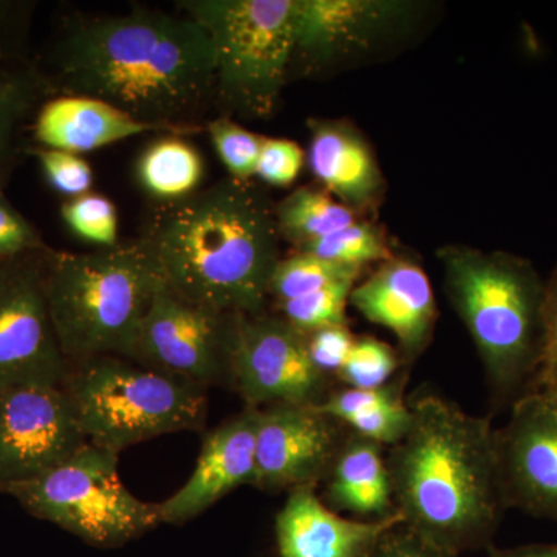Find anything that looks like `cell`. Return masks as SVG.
Instances as JSON below:
<instances>
[{"mask_svg": "<svg viewBox=\"0 0 557 557\" xmlns=\"http://www.w3.org/2000/svg\"><path fill=\"white\" fill-rule=\"evenodd\" d=\"M259 409L245 408L205 438L188 482L159 505L161 523H185L207 511L256 474Z\"/></svg>", "mask_w": 557, "mask_h": 557, "instance_id": "e0dca14e", "label": "cell"}, {"mask_svg": "<svg viewBox=\"0 0 557 557\" xmlns=\"http://www.w3.org/2000/svg\"><path fill=\"white\" fill-rule=\"evenodd\" d=\"M350 304L369 322L397 338L406 368L434 338L437 300L426 271L412 259L394 256L381 262L366 281L355 285Z\"/></svg>", "mask_w": 557, "mask_h": 557, "instance_id": "2e32d148", "label": "cell"}, {"mask_svg": "<svg viewBox=\"0 0 557 557\" xmlns=\"http://www.w3.org/2000/svg\"><path fill=\"white\" fill-rule=\"evenodd\" d=\"M307 161L321 188L355 212H370L386 194V178L368 139L347 120L310 119Z\"/></svg>", "mask_w": 557, "mask_h": 557, "instance_id": "d6986e66", "label": "cell"}, {"mask_svg": "<svg viewBox=\"0 0 557 557\" xmlns=\"http://www.w3.org/2000/svg\"><path fill=\"white\" fill-rule=\"evenodd\" d=\"M3 182H5V178L0 177V196H2Z\"/></svg>", "mask_w": 557, "mask_h": 557, "instance_id": "60d3db41", "label": "cell"}, {"mask_svg": "<svg viewBox=\"0 0 557 557\" xmlns=\"http://www.w3.org/2000/svg\"><path fill=\"white\" fill-rule=\"evenodd\" d=\"M490 557H557V545H525V547L494 549Z\"/></svg>", "mask_w": 557, "mask_h": 557, "instance_id": "ab89813d", "label": "cell"}, {"mask_svg": "<svg viewBox=\"0 0 557 557\" xmlns=\"http://www.w3.org/2000/svg\"><path fill=\"white\" fill-rule=\"evenodd\" d=\"M494 442L505 508L557 520V398L528 392L516 399Z\"/></svg>", "mask_w": 557, "mask_h": 557, "instance_id": "5bb4252c", "label": "cell"}, {"mask_svg": "<svg viewBox=\"0 0 557 557\" xmlns=\"http://www.w3.org/2000/svg\"><path fill=\"white\" fill-rule=\"evenodd\" d=\"M317 486L289 491L274 523L278 557H372L381 537L403 525L401 516L347 519L322 504Z\"/></svg>", "mask_w": 557, "mask_h": 557, "instance_id": "ac0fdd59", "label": "cell"}, {"mask_svg": "<svg viewBox=\"0 0 557 557\" xmlns=\"http://www.w3.org/2000/svg\"><path fill=\"white\" fill-rule=\"evenodd\" d=\"M296 252H307L330 262L362 270L370 263L386 262L395 256L384 231L362 219L304 245Z\"/></svg>", "mask_w": 557, "mask_h": 557, "instance_id": "484cf974", "label": "cell"}, {"mask_svg": "<svg viewBox=\"0 0 557 557\" xmlns=\"http://www.w3.org/2000/svg\"><path fill=\"white\" fill-rule=\"evenodd\" d=\"M33 64L53 97L108 102L157 132H199L215 106L214 49L186 14L134 9L72 21Z\"/></svg>", "mask_w": 557, "mask_h": 557, "instance_id": "6da1fadb", "label": "cell"}, {"mask_svg": "<svg viewBox=\"0 0 557 557\" xmlns=\"http://www.w3.org/2000/svg\"><path fill=\"white\" fill-rule=\"evenodd\" d=\"M420 0H298L289 79L325 78L397 57L434 25Z\"/></svg>", "mask_w": 557, "mask_h": 557, "instance_id": "9c48e42d", "label": "cell"}, {"mask_svg": "<svg viewBox=\"0 0 557 557\" xmlns=\"http://www.w3.org/2000/svg\"><path fill=\"white\" fill-rule=\"evenodd\" d=\"M47 249L0 260V391L62 386L72 370L44 288Z\"/></svg>", "mask_w": 557, "mask_h": 557, "instance_id": "30bf717a", "label": "cell"}, {"mask_svg": "<svg viewBox=\"0 0 557 557\" xmlns=\"http://www.w3.org/2000/svg\"><path fill=\"white\" fill-rule=\"evenodd\" d=\"M137 177L149 196L168 203L196 193L203 177V161L186 139L170 135L143 150Z\"/></svg>", "mask_w": 557, "mask_h": 557, "instance_id": "603a6c76", "label": "cell"}, {"mask_svg": "<svg viewBox=\"0 0 557 557\" xmlns=\"http://www.w3.org/2000/svg\"><path fill=\"white\" fill-rule=\"evenodd\" d=\"M237 314L183 298L166 284L143 319L129 358L207 388L231 381V344Z\"/></svg>", "mask_w": 557, "mask_h": 557, "instance_id": "8fae6325", "label": "cell"}, {"mask_svg": "<svg viewBox=\"0 0 557 557\" xmlns=\"http://www.w3.org/2000/svg\"><path fill=\"white\" fill-rule=\"evenodd\" d=\"M207 131L230 177L249 182L256 177L260 152L267 137L255 134L228 116L208 121Z\"/></svg>", "mask_w": 557, "mask_h": 557, "instance_id": "f1b7e54d", "label": "cell"}, {"mask_svg": "<svg viewBox=\"0 0 557 557\" xmlns=\"http://www.w3.org/2000/svg\"><path fill=\"white\" fill-rule=\"evenodd\" d=\"M38 157L47 183L69 199L89 194L94 183L90 164L76 153L53 149H32Z\"/></svg>", "mask_w": 557, "mask_h": 557, "instance_id": "1f68e13d", "label": "cell"}, {"mask_svg": "<svg viewBox=\"0 0 557 557\" xmlns=\"http://www.w3.org/2000/svg\"><path fill=\"white\" fill-rule=\"evenodd\" d=\"M33 9L32 2L0 0V65L32 64L27 36Z\"/></svg>", "mask_w": 557, "mask_h": 557, "instance_id": "836d02e7", "label": "cell"}, {"mask_svg": "<svg viewBox=\"0 0 557 557\" xmlns=\"http://www.w3.org/2000/svg\"><path fill=\"white\" fill-rule=\"evenodd\" d=\"M544 324L545 359L557 348V263L555 270H553L552 276L548 277V281H545Z\"/></svg>", "mask_w": 557, "mask_h": 557, "instance_id": "74e56055", "label": "cell"}, {"mask_svg": "<svg viewBox=\"0 0 557 557\" xmlns=\"http://www.w3.org/2000/svg\"><path fill=\"white\" fill-rule=\"evenodd\" d=\"M406 383H408V375L398 373L391 383L383 387H343L339 391L330 392L327 398L314 408L347 428L354 418L364 416L370 410L379 409L394 399L405 397Z\"/></svg>", "mask_w": 557, "mask_h": 557, "instance_id": "4dcf8cb0", "label": "cell"}, {"mask_svg": "<svg viewBox=\"0 0 557 557\" xmlns=\"http://www.w3.org/2000/svg\"><path fill=\"white\" fill-rule=\"evenodd\" d=\"M557 398V397H556Z\"/></svg>", "mask_w": 557, "mask_h": 557, "instance_id": "b9f144b4", "label": "cell"}, {"mask_svg": "<svg viewBox=\"0 0 557 557\" xmlns=\"http://www.w3.org/2000/svg\"><path fill=\"white\" fill-rule=\"evenodd\" d=\"M355 339L357 336H354L348 325H336V327L310 333L307 335V341H309L311 361L319 372L324 373L329 379H336L354 347Z\"/></svg>", "mask_w": 557, "mask_h": 557, "instance_id": "e575fe53", "label": "cell"}, {"mask_svg": "<svg viewBox=\"0 0 557 557\" xmlns=\"http://www.w3.org/2000/svg\"><path fill=\"white\" fill-rule=\"evenodd\" d=\"M282 242L302 248L361 220L358 212L336 200L321 186H302L276 205Z\"/></svg>", "mask_w": 557, "mask_h": 557, "instance_id": "cb8c5ba5", "label": "cell"}, {"mask_svg": "<svg viewBox=\"0 0 557 557\" xmlns=\"http://www.w3.org/2000/svg\"><path fill=\"white\" fill-rule=\"evenodd\" d=\"M383 448L348 431L325 479L330 507L362 520L386 519L397 512Z\"/></svg>", "mask_w": 557, "mask_h": 557, "instance_id": "44dd1931", "label": "cell"}, {"mask_svg": "<svg viewBox=\"0 0 557 557\" xmlns=\"http://www.w3.org/2000/svg\"><path fill=\"white\" fill-rule=\"evenodd\" d=\"M408 434L387 454L403 525L454 555L493 548L505 504L496 429L434 394L409 401Z\"/></svg>", "mask_w": 557, "mask_h": 557, "instance_id": "3957f363", "label": "cell"}, {"mask_svg": "<svg viewBox=\"0 0 557 557\" xmlns=\"http://www.w3.org/2000/svg\"><path fill=\"white\" fill-rule=\"evenodd\" d=\"M141 239L183 298L237 317L265 313L282 237L276 205L252 180L228 175L161 205Z\"/></svg>", "mask_w": 557, "mask_h": 557, "instance_id": "7a4b0ae2", "label": "cell"}, {"mask_svg": "<svg viewBox=\"0 0 557 557\" xmlns=\"http://www.w3.org/2000/svg\"><path fill=\"white\" fill-rule=\"evenodd\" d=\"M86 443L64 387L0 391V491L60 467Z\"/></svg>", "mask_w": 557, "mask_h": 557, "instance_id": "4fadbf2b", "label": "cell"}, {"mask_svg": "<svg viewBox=\"0 0 557 557\" xmlns=\"http://www.w3.org/2000/svg\"><path fill=\"white\" fill-rule=\"evenodd\" d=\"M528 392H544L557 397V348L544 359Z\"/></svg>", "mask_w": 557, "mask_h": 557, "instance_id": "f35d334b", "label": "cell"}, {"mask_svg": "<svg viewBox=\"0 0 557 557\" xmlns=\"http://www.w3.org/2000/svg\"><path fill=\"white\" fill-rule=\"evenodd\" d=\"M348 429L314 406L259 409L252 486L277 493L327 479Z\"/></svg>", "mask_w": 557, "mask_h": 557, "instance_id": "9a60e30c", "label": "cell"}, {"mask_svg": "<svg viewBox=\"0 0 557 557\" xmlns=\"http://www.w3.org/2000/svg\"><path fill=\"white\" fill-rule=\"evenodd\" d=\"M307 156L298 143L287 138H265L256 177L276 188H288L298 180Z\"/></svg>", "mask_w": 557, "mask_h": 557, "instance_id": "d6a6232c", "label": "cell"}, {"mask_svg": "<svg viewBox=\"0 0 557 557\" xmlns=\"http://www.w3.org/2000/svg\"><path fill=\"white\" fill-rule=\"evenodd\" d=\"M401 366L405 362L394 347L375 336H359L336 380L344 387H383L395 379Z\"/></svg>", "mask_w": 557, "mask_h": 557, "instance_id": "83f0119b", "label": "cell"}, {"mask_svg": "<svg viewBox=\"0 0 557 557\" xmlns=\"http://www.w3.org/2000/svg\"><path fill=\"white\" fill-rule=\"evenodd\" d=\"M361 273L362 269L357 267L295 251V255L278 260L270 282V298L276 299L277 304L287 302L338 282L358 281Z\"/></svg>", "mask_w": 557, "mask_h": 557, "instance_id": "d4e9b609", "label": "cell"}, {"mask_svg": "<svg viewBox=\"0 0 557 557\" xmlns=\"http://www.w3.org/2000/svg\"><path fill=\"white\" fill-rule=\"evenodd\" d=\"M0 493L94 547H121L161 523L159 505L139 500L120 479L119 454L89 442L60 467Z\"/></svg>", "mask_w": 557, "mask_h": 557, "instance_id": "ba28073f", "label": "cell"}, {"mask_svg": "<svg viewBox=\"0 0 557 557\" xmlns=\"http://www.w3.org/2000/svg\"><path fill=\"white\" fill-rule=\"evenodd\" d=\"M164 284L148 244L91 252H44L51 322L70 366L100 357L129 358L143 319Z\"/></svg>", "mask_w": 557, "mask_h": 557, "instance_id": "5b68a950", "label": "cell"}, {"mask_svg": "<svg viewBox=\"0 0 557 557\" xmlns=\"http://www.w3.org/2000/svg\"><path fill=\"white\" fill-rule=\"evenodd\" d=\"M178 5L211 39L215 108L222 116L271 119L289 81L298 0H185Z\"/></svg>", "mask_w": 557, "mask_h": 557, "instance_id": "8992f818", "label": "cell"}, {"mask_svg": "<svg viewBox=\"0 0 557 557\" xmlns=\"http://www.w3.org/2000/svg\"><path fill=\"white\" fill-rule=\"evenodd\" d=\"M32 131L40 149L76 156L157 132L108 102L73 95H58L44 102L33 120Z\"/></svg>", "mask_w": 557, "mask_h": 557, "instance_id": "ffe728a7", "label": "cell"}, {"mask_svg": "<svg viewBox=\"0 0 557 557\" xmlns=\"http://www.w3.org/2000/svg\"><path fill=\"white\" fill-rule=\"evenodd\" d=\"M61 215L81 239L110 248L119 245V214L115 205L101 194H84L62 205Z\"/></svg>", "mask_w": 557, "mask_h": 557, "instance_id": "f546056e", "label": "cell"}, {"mask_svg": "<svg viewBox=\"0 0 557 557\" xmlns=\"http://www.w3.org/2000/svg\"><path fill=\"white\" fill-rule=\"evenodd\" d=\"M53 97L35 64L0 65V177L9 178L22 150V134Z\"/></svg>", "mask_w": 557, "mask_h": 557, "instance_id": "7402d4cb", "label": "cell"}, {"mask_svg": "<svg viewBox=\"0 0 557 557\" xmlns=\"http://www.w3.org/2000/svg\"><path fill=\"white\" fill-rule=\"evenodd\" d=\"M62 387L87 442L115 454L161 435L199 431L207 417L205 387L132 359L81 362Z\"/></svg>", "mask_w": 557, "mask_h": 557, "instance_id": "52a82bcc", "label": "cell"}, {"mask_svg": "<svg viewBox=\"0 0 557 557\" xmlns=\"http://www.w3.org/2000/svg\"><path fill=\"white\" fill-rule=\"evenodd\" d=\"M372 557H458L448 549L437 547L428 539L420 536L416 531L405 525H397L388 530L381 537L379 547Z\"/></svg>", "mask_w": 557, "mask_h": 557, "instance_id": "8d00e7d4", "label": "cell"}, {"mask_svg": "<svg viewBox=\"0 0 557 557\" xmlns=\"http://www.w3.org/2000/svg\"><path fill=\"white\" fill-rule=\"evenodd\" d=\"M42 249L47 245L35 226L0 196V260Z\"/></svg>", "mask_w": 557, "mask_h": 557, "instance_id": "d590c367", "label": "cell"}, {"mask_svg": "<svg viewBox=\"0 0 557 557\" xmlns=\"http://www.w3.org/2000/svg\"><path fill=\"white\" fill-rule=\"evenodd\" d=\"M231 383L248 408L276 405L318 406L332 379L310 358L307 335L284 318L237 317L231 344Z\"/></svg>", "mask_w": 557, "mask_h": 557, "instance_id": "7c38bea8", "label": "cell"}, {"mask_svg": "<svg viewBox=\"0 0 557 557\" xmlns=\"http://www.w3.org/2000/svg\"><path fill=\"white\" fill-rule=\"evenodd\" d=\"M358 281H343L310 295L277 304L282 318L304 335L347 324V306Z\"/></svg>", "mask_w": 557, "mask_h": 557, "instance_id": "4316f807", "label": "cell"}, {"mask_svg": "<svg viewBox=\"0 0 557 557\" xmlns=\"http://www.w3.org/2000/svg\"><path fill=\"white\" fill-rule=\"evenodd\" d=\"M437 258L450 306L474 341L494 398L515 403L544 361V278L512 252L445 245Z\"/></svg>", "mask_w": 557, "mask_h": 557, "instance_id": "277c9868", "label": "cell"}]
</instances>
